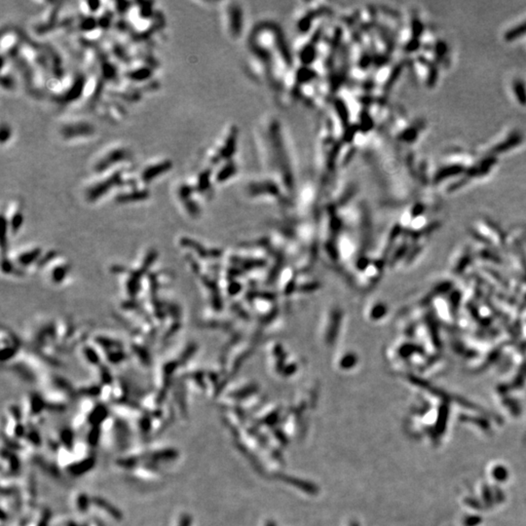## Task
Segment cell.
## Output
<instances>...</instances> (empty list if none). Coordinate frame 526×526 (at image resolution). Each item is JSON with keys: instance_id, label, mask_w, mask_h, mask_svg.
I'll return each mask as SVG.
<instances>
[{"instance_id": "cell-1", "label": "cell", "mask_w": 526, "mask_h": 526, "mask_svg": "<svg viewBox=\"0 0 526 526\" xmlns=\"http://www.w3.org/2000/svg\"><path fill=\"white\" fill-rule=\"evenodd\" d=\"M172 167H173L172 162L168 160L160 162L155 165H151L143 170L142 174V179L145 183H150L151 181L154 180L155 178H158L159 176L167 173V171H169Z\"/></svg>"}, {"instance_id": "cell-2", "label": "cell", "mask_w": 526, "mask_h": 526, "mask_svg": "<svg viewBox=\"0 0 526 526\" xmlns=\"http://www.w3.org/2000/svg\"><path fill=\"white\" fill-rule=\"evenodd\" d=\"M119 182H120V175L119 174L113 175L110 178H108L106 181L101 182V183L93 186V188H91L89 190V195L88 196L94 200V199L99 197L101 194L105 193L107 190H109L111 188V186H116Z\"/></svg>"}, {"instance_id": "cell-3", "label": "cell", "mask_w": 526, "mask_h": 526, "mask_svg": "<svg viewBox=\"0 0 526 526\" xmlns=\"http://www.w3.org/2000/svg\"><path fill=\"white\" fill-rule=\"evenodd\" d=\"M126 156H127V153H126L124 149L112 150L111 152H109L102 160H100L96 164V171H104V170L108 169L109 167H111L112 165H114V163H118V162L124 160Z\"/></svg>"}, {"instance_id": "cell-4", "label": "cell", "mask_w": 526, "mask_h": 526, "mask_svg": "<svg viewBox=\"0 0 526 526\" xmlns=\"http://www.w3.org/2000/svg\"><path fill=\"white\" fill-rule=\"evenodd\" d=\"M91 132H93V128L90 125L85 124V123L73 124V126H68L63 129V135L67 138L85 136Z\"/></svg>"}, {"instance_id": "cell-5", "label": "cell", "mask_w": 526, "mask_h": 526, "mask_svg": "<svg viewBox=\"0 0 526 526\" xmlns=\"http://www.w3.org/2000/svg\"><path fill=\"white\" fill-rule=\"evenodd\" d=\"M151 75V71L149 68H140L135 71H132L130 74V79L136 80V81H143L147 79Z\"/></svg>"}, {"instance_id": "cell-6", "label": "cell", "mask_w": 526, "mask_h": 526, "mask_svg": "<svg viewBox=\"0 0 526 526\" xmlns=\"http://www.w3.org/2000/svg\"><path fill=\"white\" fill-rule=\"evenodd\" d=\"M514 89H515V91L517 93V96H518V99L520 100V102L525 104L526 102V91L524 83L516 82L514 84Z\"/></svg>"}, {"instance_id": "cell-7", "label": "cell", "mask_w": 526, "mask_h": 526, "mask_svg": "<svg viewBox=\"0 0 526 526\" xmlns=\"http://www.w3.org/2000/svg\"><path fill=\"white\" fill-rule=\"evenodd\" d=\"M147 196V192L146 191H136V192H131L129 194H125L122 195L120 198L122 201H125L126 199L127 200H142L143 198H145Z\"/></svg>"}, {"instance_id": "cell-8", "label": "cell", "mask_w": 526, "mask_h": 526, "mask_svg": "<svg viewBox=\"0 0 526 526\" xmlns=\"http://www.w3.org/2000/svg\"><path fill=\"white\" fill-rule=\"evenodd\" d=\"M96 504H97L98 506L102 507L103 509H105L106 511H109V512H110V514H112V516H114V517H115L116 519L120 518L121 514H120V513H119L118 511H116V510H115L114 508H109V507H111V506H110V505L108 506V504H107L106 502L102 501L101 499H97V500H96Z\"/></svg>"}, {"instance_id": "cell-9", "label": "cell", "mask_w": 526, "mask_h": 526, "mask_svg": "<svg viewBox=\"0 0 526 526\" xmlns=\"http://www.w3.org/2000/svg\"><path fill=\"white\" fill-rule=\"evenodd\" d=\"M81 24H82V28H83V30H85V31L92 30V29H94V28L96 26V22L95 20H93V19H91V18H89V19H85Z\"/></svg>"}, {"instance_id": "cell-10", "label": "cell", "mask_w": 526, "mask_h": 526, "mask_svg": "<svg viewBox=\"0 0 526 526\" xmlns=\"http://www.w3.org/2000/svg\"><path fill=\"white\" fill-rule=\"evenodd\" d=\"M88 5L90 6V10L92 12H96L98 9L99 2H88Z\"/></svg>"}]
</instances>
